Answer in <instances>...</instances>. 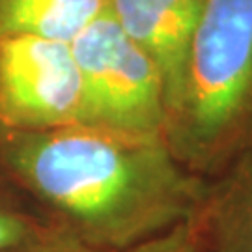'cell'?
Returning <instances> with one entry per match:
<instances>
[{"instance_id":"obj_1","label":"cell","mask_w":252,"mask_h":252,"mask_svg":"<svg viewBox=\"0 0 252 252\" xmlns=\"http://www.w3.org/2000/svg\"><path fill=\"white\" fill-rule=\"evenodd\" d=\"M0 180L54 230L110 252H126L189 220L207 187L164 138L82 124L0 126Z\"/></svg>"},{"instance_id":"obj_2","label":"cell","mask_w":252,"mask_h":252,"mask_svg":"<svg viewBox=\"0 0 252 252\" xmlns=\"http://www.w3.org/2000/svg\"><path fill=\"white\" fill-rule=\"evenodd\" d=\"M252 140V0H206L164 142L200 178H213Z\"/></svg>"},{"instance_id":"obj_3","label":"cell","mask_w":252,"mask_h":252,"mask_svg":"<svg viewBox=\"0 0 252 252\" xmlns=\"http://www.w3.org/2000/svg\"><path fill=\"white\" fill-rule=\"evenodd\" d=\"M71 49L82 77L84 126L164 138L161 69L107 11L73 39Z\"/></svg>"},{"instance_id":"obj_4","label":"cell","mask_w":252,"mask_h":252,"mask_svg":"<svg viewBox=\"0 0 252 252\" xmlns=\"http://www.w3.org/2000/svg\"><path fill=\"white\" fill-rule=\"evenodd\" d=\"M84 126L82 77L71 43L13 37L0 41V126Z\"/></svg>"},{"instance_id":"obj_5","label":"cell","mask_w":252,"mask_h":252,"mask_svg":"<svg viewBox=\"0 0 252 252\" xmlns=\"http://www.w3.org/2000/svg\"><path fill=\"white\" fill-rule=\"evenodd\" d=\"M206 0H108L107 13L161 69L166 118L180 101Z\"/></svg>"},{"instance_id":"obj_6","label":"cell","mask_w":252,"mask_h":252,"mask_svg":"<svg viewBox=\"0 0 252 252\" xmlns=\"http://www.w3.org/2000/svg\"><path fill=\"white\" fill-rule=\"evenodd\" d=\"M189 220L207 252H252V140L207 180Z\"/></svg>"},{"instance_id":"obj_7","label":"cell","mask_w":252,"mask_h":252,"mask_svg":"<svg viewBox=\"0 0 252 252\" xmlns=\"http://www.w3.org/2000/svg\"><path fill=\"white\" fill-rule=\"evenodd\" d=\"M108 0H0V41L41 37L71 43L107 11Z\"/></svg>"},{"instance_id":"obj_8","label":"cell","mask_w":252,"mask_h":252,"mask_svg":"<svg viewBox=\"0 0 252 252\" xmlns=\"http://www.w3.org/2000/svg\"><path fill=\"white\" fill-rule=\"evenodd\" d=\"M53 230L17 190L0 180V252H8Z\"/></svg>"},{"instance_id":"obj_9","label":"cell","mask_w":252,"mask_h":252,"mask_svg":"<svg viewBox=\"0 0 252 252\" xmlns=\"http://www.w3.org/2000/svg\"><path fill=\"white\" fill-rule=\"evenodd\" d=\"M126 252H207L202 245L198 234L190 224V220H183L172 226L161 234L153 235L142 243L131 247Z\"/></svg>"},{"instance_id":"obj_10","label":"cell","mask_w":252,"mask_h":252,"mask_svg":"<svg viewBox=\"0 0 252 252\" xmlns=\"http://www.w3.org/2000/svg\"><path fill=\"white\" fill-rule=\"evenodd\" d=\"M8 252H110V251L94 249L90 245L75 239L73 235L53 230L49 234L41 235L37 239H32L28 243L21 245V247H15V249H11Z\"/></svg>"}]
</instances>
